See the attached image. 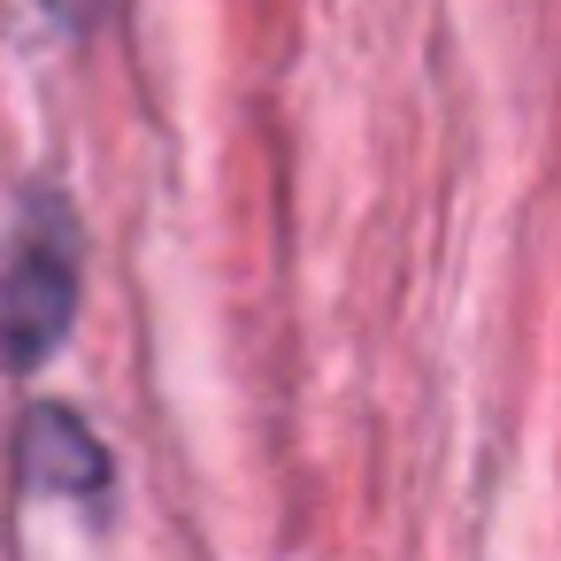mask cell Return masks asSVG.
Segmentation results:
<instances>
[{"label":"cell","instance_id":"cell-1","mask_svg":"<svg viewBox=\"0 0 561 561\" xmlns=\"http://www.w3.org/2000/svg\"><path fill=\"white\" fill-rule=\"evenodd\" d=\"M70 316V247L62 239H24L9 285H0V346L32 362Z\"/></svg>","mask_w":561,"mask_h":561},{"label":"cell","instance_id":"cell-2","mask_svg":"<svg viewBox=\"0 0 561 561\" xmlns=\"http://www.w3.org/2000/svg\"><path fill=\"white\" fill-rule=\"evenodd\" d=\"M62 9H78V16H85V9H93V0H62Z\"/></svg>","mask_w":561,"mask_h":561}]
</instances>
